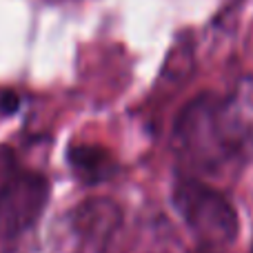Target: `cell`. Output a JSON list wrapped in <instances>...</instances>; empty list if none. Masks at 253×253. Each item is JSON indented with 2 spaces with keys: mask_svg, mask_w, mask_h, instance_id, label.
Masks as SVG:
<instances>
[{
  "mask_svg": "<svg viewBox=\"0 0 253 253\" xmlns=\"http://www.w3.org/2000/svg\"><path fill=\"white\" fill-rule=\"evenodd\" d=\"M173 147L180 160L198 173L218 175L247 160L222 109V98L202 93L193 98L173 126Z\"/></svg>",
  "mask_w": 253,
  "mask_h": 253,
  "instance_id": "1",
  "label": "cell"
},
{
  "mask_svg": "<svg viewBox=\"0 0 253 253\" xmlns=\"http://www.w3.org/2000/svg\"><path fill=\"white\" fill-rule=\"evenodd\" d=\"M171 200L202 251L220 253L233 245L238 236V213L218 189L184 175L175 180Z\"/></svg>",
  "mask_w": 253,
  "mask_h": 253,
  "instance_id": "2",
  "label": "cell"
},
{
  "mask_svg": "<svg viewBox=\"0 0 253 253\" xmlns=\"http://www.w3.org/2000/svg\"><path fill=\"white\" fill-rule=\"evenodd\" d=\"M47 198L49 182L40 173L11 165L0 169V253L34 227Z\"/></svg>",
  "mask_w": 253,
  "mask_h": 253,
  "instance_id": "3",
  "label": "cell"
},
{
  "mask_svg": "<svg viewBox=\"0 0 253 253\" xmlns=\"http://www.w3.org/2000/svg\"><path fill=\"white\" fill-rule=\"evenodd\" d=\"M222 109L227 114L229 126L236 133L245 156L251 158L253 156V78L240 80L231 96L222 98Z\"/></svg>",
  "mask_w": 253,
  "mask_h": 253,
  "instance_id": "4",
  "label": "cell"
},
{
  "mask_svg": "<svg viewBox=\"0 0 253 253\" xmlns=\"http://www.w3.org/2000/svg\"><path fill=\"white\" fill-rule=\"evenodd\" d=\"M69 165L76 178L84 184H98L114 178L118 165L116 158L98 144H76L69 149Z\"/></svg>",
  "mask_w": 253,
  "mask_h": 253,
  "instance_id": "5",
  "label": "cell"
},
{
  "mask_svg": "<svg viewBox=\"0 0 253 253\" xmlns=\"http://www.w3.org/2000/svg\"><path fill=\"white\" fill-rule=\"evenodd\" d=\"M120 222V209L111 200H87L76 209V229L89 236H107Z\"/></svg>",
  "mask_w": 253,
  "mask_h": 253,
  "instance_id": "6",
  "label": "cell"
},
{
  "mask_svg": "<svg viewBox=\"0 0 253 253\" xmlns=\"http://www.w3.org/2000/svg\"><path fill=\"white\" fill-rule=\"evenodd\" d=\"M20 107V96H18L13 89L0 87V120L13 116Z\"/></svg>",
  "mask_w": 253,
  "mask_h": 253,
  "instance_id": "7",
  "label": "cell"
}]
</instances>
